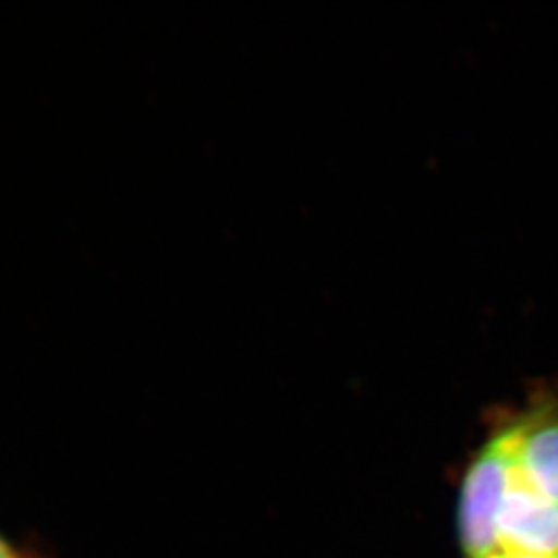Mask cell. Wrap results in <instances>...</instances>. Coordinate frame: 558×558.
I'll return each mask as SVG.
<instances>
[{
    "mask_svg": "<svg viewBox=\"0 0 558 558\" xmlns=\"http://www.w3.org/2000/svg\"><path fill=\"white\" fill-rule=\"evenodd\" d=\"M496 537V551L492 557L558 558V506L522 483L511 466V459L497 515Z\"/></svg>",
    "mask_w": 558,
    "mask_h": 558,
    "instance_id": "cell-3",
    "label": "cell"
},
{
    "mask_svg": "<svg viewBox=\"0 0 558 558\" xmlns=\"http://www.w3.org/2000/svg\"><path fill=\"white\" fill-rule=\"evenodd\" d=\"M511 466L522 483L558 506V389L533 390L524 405L500 414Z\"/></svg>",
    "mask_w": 558,
    "mask_h": 558,
    "instance_id": "cell-2",
    "label": "cell"
},
{
    "mask_svg": "<svg viewBox=\"0 0 558 558\" xmlns=\"http://www.w3.org/2000/svg\"><path fill=\"white\" fill-rule=\"evenodd\" d=\"M490 558H530V557H515V555H497V557Z\"/></svg>",
    "mask_w": 558,
    "mask_h": 558,
    "instance_id": "cell-5",
    "label": "cell"
},
{
    "mask_svg": "<svg viewBox=\"0 0 558 558\" xmlns=\"http://www.w3.org/2000/svg\"><path fill=\"white\" fill-rule=\"evenodd\" d=\"M510 472V447L494 420L490 430L464 466L458 499V541L461 558H490L496 551V526Z\"/></svg>",
    "mask_w": 558,
    "mask_h": 558,
    "instance_id": "cell-1",
    "label": "cell"
},
{
    "mask_svg": "<svg viewBox=\"0 0 558 558\" xmlns=\"http://www.w3.org/2000/svg\"><path fill=\"white\" fill-rule=\"evenodd\" d=\"M0 558H46V555L38 548L11 543L10 538L0 535Z\"/></svg>",
    "mask_w": 558,
    "mask_h": 558,
    "instance_id": "cell-4",
    "label": "cell"
}]
</instances>
